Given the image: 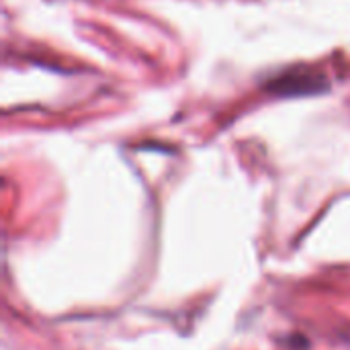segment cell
Segmentation results:
<instances>
[{
  "label": "cell",
  "mask_w": 350,
  "mask_h": 350,
  "mask_svg": "<svg viewBox=\"0 0 350 350\" xmlns=\"http://www.w3.org/2000/svg\"><path fill=\"white\" fill-rule=\"evenodd\" d=\"M328 86V78L322 70L299 64L269 78L265 90L277 96H312L326 92Z\"/></svg>",
  "instance_id": "obj_1"
}]
</instances>
